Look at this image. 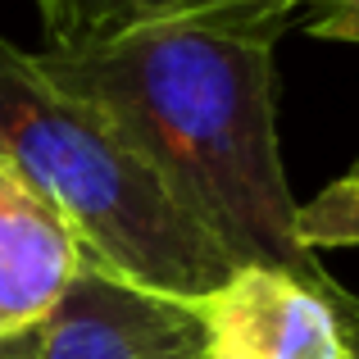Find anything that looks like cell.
<instances>
[{"mask_svg":"<svg viewBox=\"0 0 359 359\" xmlns=\"http://www.w3.org/2000/svg\"><path fill=\"white\" fill-rule=\"evenodd\" d=\"M300 9H309L305 18L309 36L359 46V0H300Z\"/></svg>","mask_w":359,"mask_h":359,"instance_id":"7","label":"cell"},{"mask_svg":"<svg viewBox=\"0 0 359 359\" xmlns=\"http://www.w3.org/2000/svg\"><path fill=\"white\" fill-rule=\"evenodd\" d=\"M87 269L73 228L0 164V341L41 332Z\"/></svg>","mask_w":359,"mask_h":359,"instance_id":"5","label":"cell"},{"mask_svg":"<svg viewBox=\"0 0 359 359\" xmlns=\"http://www.w3.org/2000/svg\"><path fill=\"white\" fill-rule=\"evenodd\" d=\"M36 359H205L191 305L87 269L36 332Z\"/></svg>","mask_w":359,"mask_h":359,"instance_id":"4","label":"cell"},{"mask_svg":"<svg viewBox=\"0 0 359 359\" xmlns=\"http://www.w3.org/2000/svg\"><path fill=\"white\" fill-rule=\"evenodd\" d=\"M50 46H91L150 23H214L278 41L300 0H32Z\"/></svg>","mask_w":359,"mask_h":359,"instance_id":"6","label":"cell"},{"mask_svg":"<svg viewBox=\"0 0 359 359\" xmlns=\"http://www.w3.org/2000/svg\"><path fill=\"white\" fill-rule=\"evenodd\" d=\"M355 300L273 264H232L191 305L205 359H355Z\"/></svg>","mask_w":359,"mask_h":359,"instance_id":"3","label":"cell"},{"mask_svg":"<svg viewBox=\"0 0 359 359\" xmlns=\"http://www.w3.org/2000/svg\"><path fill=\"white\" fill-rule=\"evenodd\" d=\"M351 323H355V359H359V300H355V314H351Z\"/></svg>","mask_w":359,"mask_h":359,"instance_id":"9","label":"cell"},{"mask_svg":"<svg viewBox=\"0 0 359 359\" xmlns=\"http://www.w3.org/2000/svg\"><path fill=\"white\" fill-rule=\"evenodd\" d=\"M36 64L141 150L164 191L232 264L332 282L314 214L291 196L278 146L273 41L214 23H150Z\"/></svg>","mask_w":359,"mask_h":359,"instance_id":"1","label":"cell"},{"mask_svg":"<svg viewBox=\"0 0 359 359\" xmlns=\"http://www.w3.org/2000/svg\"><path fill=\"white\" fill-rule=\"evenodd\" d=\"M0 359H36V332L18 341H0Z\"/></svg>","mask_w":359,"mask_h":359,"instance_id":"8","label":"cell"},{"mask_svg":"<svg viewBox=\"0 0 359 359\" xmlns=\"http://www.w3.org/2000/svg\"><path fill=\"white\" fill-rule=\"evenodd\" d=\"M0 164L128 287L196 305L228 278L232 259L187 219L141 150L9 36H0Z\"/></svg>","mask_w":359,"mask_h":359,"instance_id":"2","label":"cell"}]
</instances>
